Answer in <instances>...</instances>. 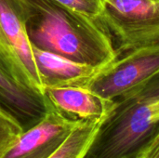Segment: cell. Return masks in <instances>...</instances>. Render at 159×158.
Returning a JSON list of instances; mask_svg holds the SVG:
<instances>
[{
	"mask_svg": "<svg viewBox=\"0 0 159 158\" xmlns=\"http://www.w3.org/2000/svg\"><path fill=\"white\" fill-rule=\"evenodd\" d=\"M32 47L73 61L103 68L116 57L102 25L56 0H24Z\"/></svg>",
	"mask_w": 159,
	"mask_h": 158,
	"instance_id": "1",
	"label": "cell"
},
{
	"mask_svg": "<svg viewBox=\"0 0 159 158\" xmlns=\"http://www.w3.org/2000/svg\"><path fill=\"white\" fill-rule=\"evenodd\" d=\"M158 108L159 73L115 100L83 158H125L143 151L159 134Z\"/></svg>",
	"mask_w": 159,
	"mask_h": 158,
	"instance_id": "2",
	"label": "cell"
},
{
	"mask_svg": "<svg viewBox=\"0 0 159 158\" xmlns=\"http://www.w3.org/2000/svg\"><path fill=\"white\" fill-rule=\"evenodd\" d=\"M24 0H0V68L22 87L44 94L26 32Z\"/></svg>",
	"mask_w": 159,
	"mask_h": 158,
	"instance_id": "3",
	"label": "cell"
},
{
	"mask_svg": "<svg viewBox=\"0 0 159 158\" xmlns=\"http://www.w3.org/2000/svg\"><path fill=\"white\" fill-rule=\"evenodd\" d=\"M100 23L116 37V54L159 42V0H106Z\"/></svg>",
	"mask_w": 159,
	"mask_h": 158,
	"instance_id": "4",
	"label": "cell"
},
{
	"mask_svg": "<svg viewBox=\"0 0 159 158\" xmlns=\"http://www.w3.org/2000/svg\"><path fill=\"white\" fill-rule=\"evenodd\" d=\"M159 73V42L141 47L116 57L102 68L84 87L115 101Z\"/></svg>",
	"mask_w": 159,
	"mask_h": 158,
	"instance_id": "5",
	"label": "cell"
},
{
	"mask_svg": "<svg viewBox=\"0 0 159 158\" xmlns=\"http://www.w3.org/2000/svg\"><path fill=\"white\" fill-rule=\"evenodd\" d=\"M81 121H72L53 107L38 124L23 131L2 158H48Z\"/></svg>",
	"mask_w": 159,
	"mask_h": 158,
	"instance_id": "6",
	"label": "cell"
},
{
	"mask_svg": "<svg viewBox=\"0 0 159 158\" xmlns=\"http://www.w3.org/2000/svg\"><path fill=\"white\" fill-rule=\"evenodd\" d=\"M51 108L45 94L20 86L0 68V111L13 119L22 132L42 121Z\"/></svg>",
	"mask_w": 159,
	"mask_h": 158,
	"instance_id": "7",
	"label": "cell"
},
{
	"mask_svg": "<svg viewBox=\"0 0 159 158\" xmlns=\"http://www.w3.org/2000/svg\"><path fill=\"white\" fill-rule=\"evenodd\" d=\"M44 94L59 114L72 121L103 119L115 104L81 87L45 88Z\"/></svg>",
	"mask_w": 159,
	"mask_h": 158,
	"instance_id": "8",
	"label": "cell"
},
{
	"mask_svg": "<svg viewBox=\"0 0 159 158\" xmlns=\"http://www.w3.org/2000/svg\"><path fill=\"white\" fill-rule=\"evenodd\" d=\"M32 49L44 90L50 88H84L102 69L75 62L34 47Z\"/></svg>",
	"mask_w": 159,
	"mask_h": 158,
	"instance_id": "9",
	"label": "cell"
},
{
	"mask_svg": "<svg viewBox=\"0 0 159 158\" xmlns=\"http://www.w3.org/2000/svg\"><path fill=\"white\" fill-rule=\"evenodd\" d=\"M103 119L81 121L65 142L48 158L84 157Z\"/></svg>",
	"mask_w": 159,
	"mask_h": 158,
	"instance_id": "10",
	"label": "cell"
},
{
	"mask_svg": "<svg viewBox=\"0 0 159 158\" xmlns=\"http://www.w3.org/2000/svg\"><path fill=\"white\" fill-rule=\"evenodd\" d=\"M21 133L20 126L0 111V158L13 146Z\"/></svg>",
	"mask_w": 159,
	"mask_h": 158,
	"instance_id": "11",
	"label": "cell"
},
{
	"mask_svg": "<svg viewBox=\"0 0 159 158\" xmlns=\"http://www.w3.org/2000/svg\"><path fill=\"white\" fill-rule=\"evenodd\" d=\"M60 4L100 22L102 14V0H56Z\"/></svg>",
	"mask_w": 159,
	"mask_h": 158,
	"instance_id": "12",
	"label": "cell"
},
{
	"mask_svg": "<svg viewBox=\"0 0 159 158\" xmlns=\"http://www.w3.org/2000/svg\"><path fill=\"white\" fill-rule=\"evenodd\" d=\"M144 158H159V138H156L143 151Z\"/></svg>",
	"mask_w": 159,
	"mask_h": 158,
	"instance_id": "13",
	"label": "cell"
},
{
	"mask_svg": "<svg viewBox=\"0 0 159 158\" xmlns=\"http://www.w3.org/2000/svg\"><path fill=\"white\" fill-rule=\"evenodd\" d=\"M125 158H144V156H143V151H142V152H138V153H135L133 155H130V156H129Z\"/></svg>",
	"mask_w": 159,
	"mask_h": 158,
	"instance_id": "14",
	"label": "cell"
},
{
	"mask_svg": "<svg viewBox=\"0 0 159 158\" xmlns=\"http://www.w3.org/2000/svg\"><path fill=\"white\" fill-rule=\"evenodd\" d=\"M157 118L159 119V108H158V111H157Z\"/></svg>",
	"mask_w": 159,
	"mask_h": 158,
	"instance_id": "15",
	"label": "cell"
},
{
	"mask_svg": "<svg viewBox=\"0 0 159 158\" xmlns=\"http://www.w3.org/2000/svg\"><path fill=\"white\" fill-rule=\"evenodd\" d=\"M156 138H159V134L157 135V137H156Z\"/></svg>",
	"mask_w": 159,
	"mask_h": 158,
	"instance_id": "16",
	"label": "cell"
},
{
	"mask_svg": "<svg viewBox=\"0 0 159 158\" xmlns=\"http://www.w3.org/2000/svg\"><path fill=\"white\" fill-rule=\"evenodd\" d=\"M102 1H103V2H104V1H106V0H102Z\"/></svg>",
	"mask_w": 159,
	"mask_h": 158,
	"instance_id": "17",
	"label": "cell"
}]
</instances>
